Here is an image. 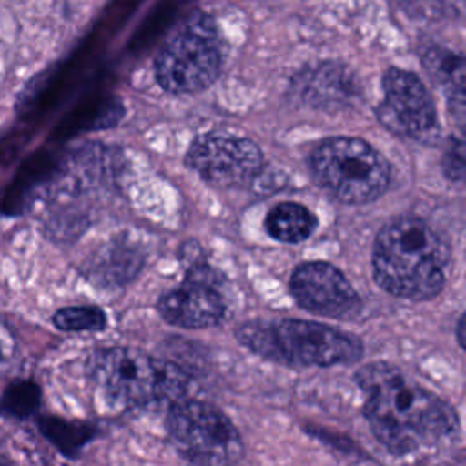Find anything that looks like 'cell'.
Masks as SVG:
<instances>
[{
    "mask_svg": "<svg viewBox=\"0 0 466 466\" xmlns=\"http://www.w3.org/2000/svg\"><path fill=\"white\" fill-rule=\"evenodd\" d=\"M424 66L430 75L442 86L446 98L455 111V116L462 120L464 113V62L461 55L448 49L431 47L424 55Z\"/></svg>",
    "mask_w": 466,
    "mask_h": 466,
    "instance_id": "obj_13",
    "label": "cell"
},
{
    "mask_svg": "<svg viewBox=\"0 0 466 466\" xmlns=\"http://www.w3.org/2000/svg\"><path fill=\"white\" fill-rule=\"evenodd\" d=\"M315 180L346 204H366L379 198L390 186L388 160L366 140L329 137L309 157Z\"/></svg>",
    "mask_w": 466,
    "mask_h": 466,
    "instance_id": "obj_6",
    "label": "cell"
},
{
    "mask_svg": "<svg viewBox=\"0 0 466 466\" xmlns=\"http://www.w3.org/2000/svg\"><path fill=\"white\" fill-rule=\"evenodd\" d=\"M89 373L113 402L127 408L180 397L187 384L175 364L122 346L98 350L89 360Z\"/></svg>",
    "mask_w": 466,
    "mask_h": 466,
    "instance_id": "obj_4",
    "label": "cell"
},
{
    "mask_svg": "<svg viewBox=\"0 0 466 466\" xmlns=\"http://www.w3.org/2000/svg\"><path fill=\"white\" fill-rule=\"evenodd\" d=\"M175 450L189 462L228 464L242 457L244 444L233 422L200 400H178L166 417Z\"/></svg>",
    "mask_w": 466,
    "mask_h": 466,
    "instance_id": "obj_7",
    "label": "cell"
},
{
    "mask_svg": "<svg viewBox=\"0 0 466 466\" xmlns=\"http://www.w3.org/2000/svg\"><path fill=\"white\" fill-rule=\"evenodd\" d=\"M162 319L178 328H209L224 317V300L217 288V277L206 264L191 266L182 286L164 293L158 299Z\"/></svg>",
    "mask_w": 466,
    "mask_h": 466,
    "instance_id": "obj_11",
    "label": "cell"
},
{
    "mask_svg": "<svg viewBox=\"0 0 466 466\" xmlns=\"http://www.w3.org/2000/svg\"><path fill=\"white\" fill-rule=\"evenodd\" d=\"M40 400V390L35 382L31 380H18L7 386L2 397L4 408L16 415V417H27L31 415Z\"/></svg>",
    "mask_w": 466,
    "mask_h": 466,
    "instance_id": "obj_16",
    "label": "cell"
},
{
    "mask_svg": "<svg viewBox=\"0 0 466 466\" xmlns=\"http://www.w3.org/2000/svg\"><path fill=\"white\" fill-rule=\"evenodd\" d=\"M462 337H464V319L461 317L459 322H457V339H459V344H461V346H464Z\"/></svg>",
    "mask_w": 466,
    "mask_h": 466,
    "instance_id": "obj_19",
    "label": "cell"
},
{
    "mask_svg": "<svg viewBox=\"0 0 466 466\" xmlns=\"http://www.w3.org/2000/svg\"><path fill=\"white\" fill-rule=\"evenodd\" d=\"M289 289L300 308L328 319H351L360 311V299L344 273L329 262L311 260L297 266Z\"/></svg>",
    "mask_w": 466,
    "mask_h": 466,
    "instance_id": "obj_10",
    "label": "cell"
},
{
    "mask_svg": "<svg viewBox=\"0 0 466 466\" xmlns=\"http://www.w3.org/2000/svg\"><path fill=\"white\" fill-rule=\"evenodd\" d=\"M40 428L46 433V437L55 446H58L64 453L76 450L84 442V437H86L78 426L67 424L64 420H56V419H44Z\"/></svg>",
    "mask_w": 466,
    "mask_h": 466,
    "instance_id": "obj_17",
    "label": "cell"
},
{
    "mask_svg": "<svg viewBox=\"0 0 466 466\" xmlns=\"http://www.w3.org/2000/svg\"><path fill=\"white\" fill-rule=\"evenodd\" d=\"M186 160L200 178L218 187L249 184L262 169V153L255 142L218 133L198 137Z\"/></svg>",
    "mask_w": 466,
    "mask_h": 466,
    "instance_id": "obj_9",
    "label": "cell"
},
{
    "mask_svg": "<svg viewBox=\"0 0 466 466\" xmlns=\"http://www.w3.org/2000/svg\"><path fill=\"white\" fill-rule=\"evenodd\" d=\"M53 324L62 331H98L106 328V313L96 306H69L53 315Z\"/></svg>",
    "mask_w": 466,
    "mask_h": 466,
    "instance_id": "obj_15",
    "label": "cell"
},
{
    "mask_svg": "<svg viewBox=\"0 0 466 466\" xmlns=\"http://www.w3.org/2000/svg\"><path fill=\"white\" fill-rule=\"evenodd\" d=\"M264 228L280 242H300L311 237L317 228V218L299 202H280L266 215Z\"/></svg>",
    "mask_w": 466,
    "mask_h": 466,
    "instance_id": "obj_14",
    "label": "cell"
},
{
    "mask_svg": "<svg viewBox=\"0 0 466 466\" xmlns=\"http://www.w3.org/2000/svg\"><path fill=\"white\" fill-rule=\"evenodd\" d=\"M0 357H2V348H0Z\"/></svg>",
    "mask_w": 466,
    "mask_h": 466,
    "instance_id": "obj_20",
    "label": "cell"
},
{
    "mask_svg": "<svg viewBox=\"0 0 466 466\" xmlns=\"http://www.w3.org/2000/svg\"><path fill=\"white\" fill-rule=\"evenodd\" d=\"M237 339L253 353L288 366H333L355 362L362 342L337 328L299 320H258L237 329Z\"/></svg>",
    "mask_w": 466,
    "mask_h": 466,
    "instance_id": "obj_3",
    "label": "cell"
},
{
    "mask_svg": "<svg viewBox=\"0 0 466 466\" xmlns=\"http://www.w3.org/2000/svg\"><path fill=\"white\" fill-rule=\"evenodd\" d=\"M222 60L224 47L217 24L206 13H193L160 46L155 78L167 93H197L217 80Z\"/></svg>",
    "mask_w": 466,
    "mask_h": 466,
    "instance_id": "obj_5",
    "label": "cell"
},
{
    "mask_svg": "<svg viewBox=\"0 0 466 466\" xmlns=\"http://www.w3.org/2000/svg\"><path fill=\"white\" fill-rule=\"evenodd\" d=\"M442 169L450 180H462L464 177V146L461 140H451L442 157Z\"/></svg>",
    "mask_w": 466,
    "mask_h": 466,
    "instance_id": "obj_18",
    "label": "cell"
},
{
    "mask_svg": "<svg viewBox=\"0 0 466 466\" xmlns=\"http://www.w3.org/2000/svg\"><path fill=\"white\" fill-rule=\"evenodd\" d=\"M371 260L375 282L384 291L426 300L444 288L450 248L426 220L402 215L379 231Z\"/></svg>",
    "mask_w": 466,
    "mask_h": 466,
    "instance_id": "obj_2",
    "label": "cell"
},
{
    "mask_svg": "<svg viewBox=\"0 0 466 466\" xmlns=\"http://www.w3.org/2000/svg\"><path fill=\"white\" fill-rule=\"evenodd\" d=\"M293 91L304 104L326 111L350 107L360 96L355 75L335 62H322L300 71L293 80Z\"/></svg>",
    "mask_w": 466,
    "mask_h": 466,
    "instance_id": "obj_12",
    "label": "cell"
},
{
    "mask_svg": "<svg viewBox=\"0 0 466 466\" xmlns=\"http://www.w3.org/2000/svg\"><path fill=\"white\" fill-rule=\"evenodd\" d=\"M382 91L379 118L386 127L419 142L437 140V109L428 87L415 73L390 67L382 76Z\"/></svg>",
    "mask_w": 466,
    "mask_h": 466,
    "instance_id": "obj_8",
    "label": "cell"
},
{
    "mask_svg": "<svg viewBox=\"0 0 466 466\" xmlns=\"http://www.w3.org/2000/svg\"><path fill=\"white\" fill-rule=\"evenodd\" d=\"M364 395V417L375 439L393 455L451 444L459 433L455 410L388 362H370L355 373Z\"/></svg>",
    "mask_w": 466,
    "mask_h": 466,
    "instance_id": "obj_1",
    "label": "cell"
}]
</instances>
